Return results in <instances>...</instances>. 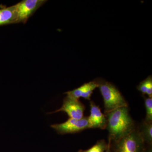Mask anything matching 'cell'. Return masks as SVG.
Wrapping results in <instances>:
<instances>
[{"label":"cell","instance_id":"obj_13","mask_svg":"<svg viewBox=\"0 0 152 152\" xmlns=\"http://www.w3.org/2000/svg\"><path fill=\"white\" fill-rule=\"evenodd\" d=\"M146 109V118L145 121L147 123L152 122V98H146L145 101Z\"/></svg>","mask_w":152,"mask_h":152},{"label":"cell","instance_id":"obj_8","mask_svg":"<svg viewBox=\"0 0 152 152\" xmlns=\"http://www.w3.org/2000/svg\"><path fill=\"white\" fill-rule=\"evenodd\" d=\"M98 82L93 81L86 83L75 89L69 91L65 93L66 96L79 100L80 98L90 100L93 91L96 88H98Z\"/></svg>","mask_w":152,"mask_h":152},{"label":"cell","instance_id":"obj_3","mask_svg":"<svg viewBox=\"0 0 152 152\" xmlns=\"http://www.w3.org/2000/svg\"><path fill=\"white\" fill-rule=\"evenodd\" d=\"M114 142V152H144V142L138 130Z\"/></svg>","mask_w":152,"mask_h":152},{"label":"cell","instance_id":"obj_15","mask_svg":"<svg viewBox=\"0 0 152 152\" xmlns=\"http://www.w3.org/2000/svg\"><path fill=\"white\" fill-rule=\"evenodd\" d=\"M146 152H152V150L151 149H149Z\"/></svg>","mask_w":152,"mask_h":152},{"label":"cell","instance_id":"obj_9","mask_svg":"<svg viewBox=\"0 0 152 152\" xmlns=\"http://www.w3.org/2000/svg\"><path fill=\"white\" fill-rule=\"evenodd\" d=\"M18 23L17 13L15 5L0 8V26Z\"/></svg>","mask_w":152,"mask_h":152},{"label":"cell","instance_id":"obj_14","mask_svg":"<svg viewBox=\"0 0 152 152\" xmlns=\"http://www.w3.org/2000/svg\"><path fill=\"white\" fill-rule=\"evenodd\" d=\"M110 144L111 142L110 140H109L108 143V147L107 149L105 152H111L110 150Z\"/></svg>","mask_w":152,"mask_h":152},{"label":"cell","instance_id":"obj_10","mask_svg":"<svg viewBox=\"0 0 152 152\" xmlns=\"http://www.w3.org/2000/svg\"><path fill=\"white\" fill-rule=\"evenodd\" d=\"M139 132L144 142L151 144L152 142V123L144 121L142 124Z\"/></svg>","mask_w":152,"mask_h":152},{"label":"cell","instance_id":"obj_11","mask_svg":"<svg viewBox=\"0 0 152 152\" xmlns=\"http://www.w3.org/2000/svg\"><path fill=\"white\" fill-rule=\"evenodd\" d=\"M139 91L143 94H146L149 97L152 98V77L149 76L140 83L137 87Z\"/></svg>","mask_w":152,"mask_h":152},{"label":"cell","instance_id":"obj_2","mask_svg":"<svg viewBox=\"0 0 152 152\" xmlns=\"http://www.w3.org/2000/svg\"><path fill=\"white\" fill-rule=\"evenodd\" d=\"M98 84L103 99L106 113L119 108L128 107L124 98L113 85L107 81H102Z\"/></svg>","mask_w":152,"mask_h":152},{"label":"cell","instance_id":"obj_6","mask_svg":"<svg viewBox=\"0 0 152 152\" xmlns=\"http://www.w3.org/2000/svg\"><path fill=\"white\" fill-rule=\"evenodd\" d=\"M85 106L79 100L66 96L64 99L62 106L58 110L50 113L64 112L71 118L81 119L84 117Z\"/></svg>","mask_w":152,"mask_h":152},{"label":"cell","instance_id":"obj_5","mask_svg":"<svg viewBox=\"0 0 152 152\" xmlns=\"http://www.w3.org/2000/svg\"><path fill=\"white\" fill-rule=\"evenodd\" d=\"M51 127L61 134L79 132L88 129V117L79 120L69 118L65 122L52 125Z\"/></svg>","mask_w":152,"mask_h":152},{"label":"cell","instance_id":"obj_12","mask_svg":"<svg viewBox=\"0 0 152 152\" xmlns=\"http://www.w3.org/2000/svg\"><path fill=\"white\" fill-rule=\"evenodd\" d=\"M108 144L104 140L99 141L94 145L86 151H80L78 152H105Z\"/></svg>","mask_w":152,"mask_h":152},{"label":"cell","instance_id":"obj_4","mask_svg":"<svg viewBox=\"0 0 152 152\" xmlns=\"http://www.w3.org/2000/svg\"><path fill=\"white\" fill-rule=\"evenodd\" d=\"M46 0H23L15 5L17 13V23L25 24L38 9L46 3Z\"/></svg>","mask_w":152,"mask_h":152},{"label":"cell","instance_id":"obj_7","mask_svg":"<svg viewBox=\"0 0 152 152\" xmlns=\"http://www.w3.org/2000/svg\"><path fill=\"white\" fill-rule=\"evenodd\" d=\"M90 115L88 117V129H106L107 119L101 109L94 102L90 104Z\"/></svg>","mask_w":152,"mask_h":152},{"label":"cell","instance_id":"obj_1","mask_svg":"<svg viewBox=\"0 0 152 152\" xmlns=\"http://www.w3.org/2000/svg\"><path fill=\"white\" fill-rule=\"evenodd\" d=\"M109 140L115 142L135 129L134 123L129 113L128 107H122L106 113Z\"/></svg>","mask_w":152,"mask_h":152}]
</instances>
